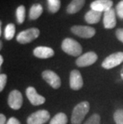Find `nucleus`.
Segmentation results:
<instances>
[{
  "label": "nucleus",
  "instance_id": "f257e3e1",
  "mask_svg": "<svg viewBox=\"0 0 123 124\" xmlns=\"http://www.w3.org/2000/svg\"><path fill=\"white\" fill-rule=\"evenodd\" d=\"M90 110V103L84 101L74 107L71 115V124H81Z\"/></svg>",
  "mask_w": 123,
  "mask_h": 124
},
{
  "label": "nucleus",
  "instance_id": "f03ea898",
  "mask_svg": "<svg viewBox=\"0 0 123 124\" xmlns=\"http://www.w3.org/2000/svg\"><path fill=\"white\" fill-rule=\"evenodd\" d=\"M62 49L65 53L71 56H80L82 52V46L73 39L66 38L62 43Z\"/></svg>",
  "mask_w": 123,
  "mask_h": 124
},
{
  "label": "nucleus",
  "instance_id": "7ed1b4c3",
  "mask_svg": "<svg viewBox=\"0 0 123 124\" xmlns=\"http://www.w3.org/2000/svg\"><path fill=\"white\" fill-rule=\"evenodd\" d=\"M39 34H40V31L38 28H30L23 31H21L17 35L16 39L21 44H27L31 43L33 40L37 39L39 36Z\"/></svg>",
  "mask_w": 123,
  "mask_h": 124
},
{
  "label": "nucleus",
  "instance_id": "20e7f679",
  "mask_svg": "<svg viewBox=\"0 0 123 124\" xmlns=\"http://www.w3.org/2000/svg\"><path fill=\"white\" fill-rule=\"evenodd\" d=\"M51 118L48 110H39L32 113L27 118V124H45Z\"/></svg>",
  "mask_w": 123,
  "mask_h": 124
},
{
  "label": "nucleus",
  "instance_id": "39448f33",
  "mask_svg": "<svg viewBox=\"0 0 123 124\" xmlns=\"http://www.w3.org/2000/svg\"><path fill=\"white\" fill-rule=\"evenodd\" d=\"M123 62V52H116L106 57L101 63V67L105 69H112Z\"/></svg>",
  "mask_w": 123,
  "mask_h": 124
},
{
  "label": "nucleus",
  "instance_id": "423d86ee",
  "mask_svg": "<svg viewBox=\"0 0 123 124\" xmlns=\"http://www.w3.org/2000/svg\"><path fill=\"white\" fill-rule=\"evenodd\" d=\"M97 60H98V54L95 52L89 51L80 55L76 59L75 63L79 67H89L90 65H93Z\"/></svg>",
  "mask_w": 123,
  "mask_h": 124
},
{
  "label": "nucleus",
  "instance_id": "0eeeda50",
  "mask_svg": "<svg viewBox=\"0 0 123 124\" xmlns=\"http://www.w3.org/2000/svg\"><path fill=\"white\" fill-rule=\"evenodd\" d=\"M42 77L52 88L58 89L61 86V78L55 72L51 70H46L42 73Z\"/></svg>",
  "mask_w": 123,
  "mask_h": 124
},
{
  "label": "nucleus",
  "instance_id": "6e6552de",
  "mask_svg": "<svg viewBox=\"0 0 123 124\" xmlns=\"http://www.w3.org/2000/svg\"><path fill=\"white\" fill-rule=\"evenodd\" d=\"M71 31L75 35L84 39L92 38L96 33L94 28L88 26H74L71 27Z\"/></svg>",
  "mask_w": 123,
  "mask_h": 124
},
{
  "label": "nucleus",
  "instance_id": "1a4fd4ad",
  "mask_svg": "<svg viewBox=\"0 0 123 124\" xmlns=\"http://www.w3.org/2000/svg\"><path fill=\"white\" fill-rule=\"evenodd\" d=\"M23 99L21 92L18 90H13L9 94L8 105L13 110H19L22 106Z\"/></svg>",
  "mask_w": 123,
  "mask_h": 124
},
{
  "label": "nucleus",
  "instance_id": "9d476101",
  "mask_svg": "<svg viewBox=\"0 0 123 124\" xmlns=\"http://www.w3.org/2000/svg\"><path fill=\"white\" fill-rule=\"evenodd\" d=\"M26 94H27L28 100L33 106H39V105L45 103L46 102L45 97L38 94L35 88L33 86H29L27 88Z\"/></svg>",
  "mask_w": 123,
  "mask_h": 124
},
{
  "label": "nucleus",
  "instance_id": "9b49d317",
  "mask_svg": "<svg viewBox=\"0 0 123 124\" xmlns=\"http://www.w3.org/2000/svg\"><path fill=\"white\" fill-rule=\"evenodd\" d=\"M70 86L74 91H78L83 86V79L79 70H73L70 72Z\"/></svg>",
  "mask_w": 123,
  "mask_h": 124
},
{
  "label": "nucleus",
  "instance_id": "f8f14e48",
  "mask_svg": "<svg viewBox=\"0 0 123 124\" xmlns=\"http://www.w3.org/2000/svg\"><path fill=\"white\" fill-rule=\"evenodd\" d=\"M112 6H113L112 0H95L90 4L91 10L104 13L111 9Z\"/></svg>",
  "mask_w": 123,
  "mask_h": 124
},
{
  "label": "nucleus",
  "instance_id": "ddd939ff",
  "mask_svg": "<svg viewBox=\"0 0 123 124\" xmlns=\"http://www.w3.org/2000/svg\"><path fill=\"white\" fill-rule=\"evenodd\" d=\"M116 15L114 9L111 8L104 13L103 16V24L105 28L112 29L116 26Z\"/></svg>",
  "mask_w": 123,
  "mask_h": 124
},
{
  "label": "nucleus",
  "instance_id": "4468645a",
  "mask_svg": "<svg viewBox=\"0 0 123 124\" xmlns=\"http://www.w3.org/2000/svg\"><path fill=\"white\" fill-rule=\"evenodd\" d=\"M33 54L38 59H49L54 56V50L48 46H38L34 50Z\"/></svg>",
  "mask_w": 123,
  "mask_h": 124
},
{
  "label": "nucleus",
  "instance_id": "2eb2a0df",
  "mask_svg": "<svg viewBox=\"0 0 123 124\" xmlns=\"http://www.w3.org/2000/svg\"><path fill=\"white\" fill-rule=\"evenodd\" d=\"M101 17V12L90 10L85 15V20L86 23H90V24H94V23L99 22Z\"/></svg>",
  "mask_w": 123,
  "mask_h": 124
},
{
  "label": "nucleus",
  "instance_id": "dca6fc26",
  "mask_svg": "<svg viewBox=\"0 0 123 124\" xmlns=\"http://www.w3.org/2000/svg\"><path fill=\"white\" fill-rule=\"evenodd\" d=\"M85 4V0H72L68 5L66 11L68 14H75L82 8Z\"/></svg>",
  "mask_w": 123,
  "mask_h": 124
},
{
  "label": "nucleus",
  "instance_id": "f3484780",
  "mask_svg": "<svg viewBox=\"0 0 123 124\" xmlns=\"http://www.w3.org/2000/svg\"><path fill=\"white\" fill-rule=\"evenodd\" d=\"M43 11V7L41 6L39 3L34 4L32 7H30V14H29V18L30 20H35L38 18L40 17Z\"/></svg>",
  "mask_w": 123,
  "mask_h": 124
},
{
  "label": "nucleus",
  "instance_id": "a211bd4d",
  "mask_svg": "<svg viewBox=\"0 0 123 124\" xmlns=\"http://www.w3.org/2000/svg\"><path fill=\"white\" fill-rule=\"evenodd\" d=\"M67 116L64 113H58L51 118L50 124H67Z\"/></svg>",
  "mask_w": 123,
  "mask_h": 124
},
{
  "label": "nucleus",
  "instance_id": "6ab92c4d",
  "mask_svg": "<svg viewBox=\"0 0 123 124\" xmlns=\"http://www.w3.org/2000/svg\"><path fill=\"white\" fill-rule=\"evenodd\" d=\"M15 34V27L13 23H10V24L7 25L6 28H5L4 31V37L7 40H11L14 38Z\"/></svg>",
  "mask_w": 123,
  "mask_h": 124
},
{
  "label": "nucleus",
  "instance_id": "aec40b11",
  "mask_svg": "<svg viewBox=\"0 0 123 124\" xmlns=\"http://www.w3.org/2000/svg\"><path fill=\"white\" fill-rule=\"evenodd\" d=\"M48 10L51 13H56L61 6L60 0H47Z\"/></svg>",
  "mask_w": 123,
  "mask_h": 124
},
{
  "label": "nucleus",
  "instance_id": "412c9836",
  "mask_svg": "<svg viewBox=\"0 0 123 124\" xmlns=\"http://www.w3.org/2000/svg\"><path fill=\"white\" fill-rule=\"evenodd\" d=\"M26 9L24 6H19L16 10V18L19 24H22L25 20Z\"/></svg>",
  "mask_w": 123,
  "mask_h": 124
},
{
  "label": "nucleus",
  "instance_id": "4be33fe9",
  "mask_svg": "<svg viewBox=\"0 0 123 124\" xmlns=\"http://www.w3.org/2000/svg\"><path fill=\"white\" fill-rule=\"evenodd\" d=\"M114 120L116 124H123V110H117L114 114Z\"/></svg>",
  "mask_w": 123,
  "mask_h": 124
},
{
  "label": "nucleus",
  "instance_id": "5701e85b",
  "mask_svg": "<svg viewBox=\"0 0 123 124\" xmlns=\"http://www.w3.org/2000/svg\"><path fill=\"white\" fill-rule=\"evenodd\" d=\"M101 117L98 114H94L84 123V124H100Z\"/></svg>",
  "mask_w": 123,
  "mask_h": 124
},
{
  "label": "nucleus",
  "instance_id": "b1692460",
  "mask_svg": "<svg viewBox=\"0 0 123 124\" xmlns=\"http://www.w3.org/2000/svg\"><path fill=\"white\" fill-rule=\"evenodd\" d=\"M116 11H117V15H118V17L121 18V19H123V0L120 1L117 4Z\"/></svg>",
  "mask_w": 123,
  "mask_h": 124
},
{
  "label": "nucleus",
  "instance_id": "393cba45",
  "mask_svg": "<svg viewBox=\"0 0 123 124\" xmlns=\"http://www.w3.org/2000/svg\"><path fill=\"white\" fill-rule=\"evenodd\" d=\"M7 76L5 74H1L0 75V91H2L7 84Z\"/></svg>",
  "mask_w": 123,
  "mask_h": 124
},
{
  "label": "nucleus",
  "instance_id": "a878e982",
  "mask_svg": "<svg viewBox=\"0 0 123 124\" xmlns=\"http://www.w3.org/2000/svg\"><path fill=\"white\" fill-rule=\"evenodd\" d=\"M116 37L119 41L123 43V28H119L116 31Z\"/></svg>",
  "mask_w": 123,
  "mask_h": 124
},
{
  "label": "nucleus",
  "instance_id": "bb28decb",
  "mask_svg": "<svg viewBox=\"0 0 123 124\" xmlns=\"http://www.w3.org/2000/svg\"><path fill=\"white\" fill-rule=\"evenodd\" d=\"M7 124H21V123L16 118L11 117V118H10L9 120L7 122Z\"/></svg>",
  "mask_w": 123,
  "mask_h": 124
},
{
  "label": "nucleus",
  "instance_id": "cd10ccee",
  "mask_svg": "<svg viewBox=\"0 0 123 124\" xmlns=\"http://www.w3.org/2000/svg\"><path fill=\"white\" fill-rule=\"evenodd\" d=\"M0 124H7L6 116H5L3 114L0 115Z\"/></svg>",
  "mask_w": 123,
  "mask_h": 124
},
{
  "label": "nucleus",
  "instance_id": "c85d7f7f",
  "mask_svg": "<svg viewBox=\"0 0 123 124\" xmlns=\"http://www.w3.org/2000/svg\"><path fill=\"white\" fill-rule=\"evenodd\" d=\"M2 63H3V57L1 55V56H0V66H2Z\"/></svg>",
  "mask_w": 123,
  "mask_h": 124
},
{
  "label": "nucleus",
  "instance_id": "c756f323",
  "mask_svg": "<svg viewBox=\"0 0 123 124\" xmlns=\"http://www.w3.org/2000/svg\"><path fill=\"white\" fill-rule=\"evenodd\" d=\"M121 78H122V79L123 80V67L122 68V70H121Z\"/></svg>",
  "mask_w": 123,
  "mask_h": 124
},
{
  "label": "nucleus",
  "instance_id": "7c9ffc66",
  "mask_svg": "<svg viewBox=\"0 0 123 124\" xmlns=\"http://www.w3.org/2000/svg\"><path fill=\"white\" fill-rule=\"evenodd\" d=\"M2 43L1 42V43H0V49H2Z\"/></svg>",
  "mask_w": 123,
  "mask_h": 124
}]
</instances>
